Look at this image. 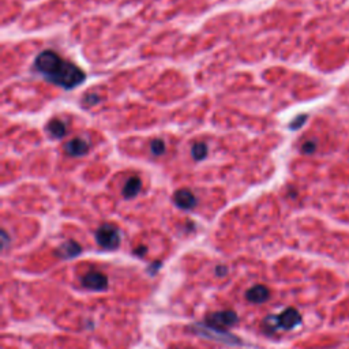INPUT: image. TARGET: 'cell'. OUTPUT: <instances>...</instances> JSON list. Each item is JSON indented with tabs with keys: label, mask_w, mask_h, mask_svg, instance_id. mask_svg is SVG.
<instances>
[{
	"label": "cell",
	"mask_w": 349,
	"mask_h": 349,
	"mask_svg": "<svg viewBox=\"0 0 349 349\" xmlns=\"http://www.w3.org/2000/svg\"><path fill=\"white\" fill-rule=\"evenodd\" d=\"M34 69L53 85L71 90L85 81L86 75L77 64L67 62L53 51H43L34 60Z\"/></svg>",
	"instance_id": "6da1fadb"
},
{
	"label": "cell",
	"mask_w": 349,
	"mask_h": 349,
	"mask_svg": "<svg viewBox=\"0 0 349 349\" xmlns=\"http://www.w3.org/2000/svg\"><path fill=\"white\" fill-rule=\"evenodd\" d=\"M97 243L101 247L108 250H115L120 244V233L116 227H113L111 224H104L98 228V231L95 233Z\"/></svg>",
	"instance_id": "7a4b0ae2"
},
{
	"label": "cell",
	"mask_w": 349,
	"mask_h": 349,
	"mask_svg": "<svg viewBox=\"0 0 349 349\" xmlns=\"http://www.w3.org/2000/svg\"><path fill=\"white\" fill-rule=\"evenodd\" d=\"M238 317L236 314L232 311H221L214 312L212 315H209L207 318V325L213 329H218V330H224L225 328L232 326L233 323H236Z\"/></svg>",
	"instance_id": "3957f363"
},
{
	"label": "cell",
	"mask_w": 349,
	"mask_h": 349,
	"mask_svg": "<svg viewBox=\"0 0 349 349\" xmlns=\"http://www.w3.org/2000/svg\"><path fill=\"white\" fill-rule=\"evenodd\" d=\"M174 202L176 203V206L180 207V209L188 210V209H192L196 205V198L190 190L181 188V190H177L174 194Z\"/></svg>",
	"instance_id": "277c9868"
},
{
	"label": "cell",
	"mask_w": 349,
	"mask_h": 349,
	"mask_svg": "<svg viewBox=\"0 0 349 349\" xmlns=\"http://www.w3.org/2000/svg\"><path fill=\"white\" fill-rule=\"evenodd\" d=\"M300 321H302L300 314L295 308H288V310H285V311L281 314L280 317L277 318V325L280 328L285 329V330H289V329H293L295 326H297L300 323Z\"/></svg>",
	"instance_id": "5b68a950"
},
{
	"label": "cell",
	"mask_w": 349,
	"mask_h": 349,
	"mask_svg": "<svg viewBox=\"0 0 349 349\" xmlns=\"http://www.w3.org/2000/svg\"><path fill=\"white\" fill-rule=\"evenodd\" d=\"M82 282L86 288L93 289V291H102L105 289L108 285V280L102 273H97V271H91L82 278Z\"/></svg>",
	"instance_id": "8992f818"
},
{
	"label": "cell",
	"mask_w": 349,
	"mask_h": 349,
	"mask_svg": "<svg viewBox=\"0 0 349 349\" xmlns=\"http://www.w3.org/2000/svg\"><path fill=\"white\" fill-rule=\"evenodd\" d=\"M64 152L71 157H81V156H85L89 152V145L82 138H74L70 142L66 143Z\"/></svg>",
	"instance_id": "52a82bcc"
},
{
	"label": "cell",
	"mask_w": 349,
	"mask_h": 349,
	"mask_svg": "<svg viewBox=\"0 0 349 349\" xmlns=\"http://www.w3.org/2000/svg\"><path fill=\"white\" fill-rule=\"evenodd\" d=\"M269 289L263 285L253 286L247 291V299L253 303H263L269 299Z\"/></svg>",
	"instance_id": "ba28073f"
},
{
	"label": "cell",
	"mask_w": 349,
	"mask_h": 349,
	"mask_svg": "<svg viewBox=\"0 0 349 349\" xmlns=\"http://www.w3.org/2000/svg\"><path fill=\"white\" fill-rule=\"evenodd\" d=\"M141 187H142L141 179L138 176H132L126 181V184L123 187V195L126 198H134V196L139 194Z\"/></svg>",
	"instance_id": "9c48e42d"
},
{
	"label": "cell",
	"mask_w": 349,
	"mask_h": 349,
	"mask_svg": "<svg viewBox=\"0 0 349 349\" xmlns=\"http://www.w3.org/2000/svg\"><path fill=\"white\" fill-rule=\"evenodd\" d=\"M201 334H205L206 337H214V340H220V341H225V343H229V344H238V340H235L233 336H229V334L224 333L222 330H218V329H213V328H203V332H199Z\"/></svg>",
	"instance_id": "30bf717a"
},
{
	"label": "cell",
	"mask_w": 349,
	"mask_h": 349,
	"mask_svg": "<svg viewBox=\"0 0 349 349\" xmlns=\"http://www.w3.org/2000/svg\"><path fill=\"white\" fill-rule=\"evenodd\" d=\"M47 131L53 138H63L67 132V127L60 119L55 117L52 120H49V123L47 124Z\"/></svg>",
	"instance_id": "8fae6325"
},
{
	"label": "cell",
	"mask_w": 349,
	"mask_h": 349,
	"mask_svg": "<svg viewBox=\"0 0 349 349\" xmlns=\"http://www.w3.org/2000/svg\"><path fill=\"white\" fill-rule=\"evenodd\" d=\"M81 253L80 244H77L75 242H67L64 243L60 249L58 250V254L62 255L63 258H73L75 255H78Z\"/></svg>",
	"instance_id": "7c38bea8"
},
{
	"label": "cell",
	"mask_w": 349,
	"mask_h": 349,
	"mask_svg": "<svg viewBox=\"0 0 349 349\" xmlns=\"http://www.w3.org/2000/svg\"><path fill=\"white\" fill-rule=\"evenodd\" d=\"M191 156H192V159L198 160V161H201V160L205 159V157L207 156L206 143L196 142L195 145L192 146V149H191Z\"/></svg>",
	"instance_id": "4fadbf2b"
},
{
	"label": "cell",
	"mask_w": 349,
	"mask_h": 349,
	"mask_svg": "<svg viewBox=\"0 0 349 349\" xmlns=\"http://www.w3.org/2000/svg\"><path fill=\"white\" fill-rule=\"evenodd\" d=\"M150 150L154 156H161L165 152V143L161 139H153L150 143Z\"/></svg>",
	"instance_id": "5bb4252c"
},
{
	"label": "cell",
	"mask_w": 349,
	"mask_h": 349,
	"mask_svg": "<svg viewBox=\"0 0 349 349\" xmlns=\"http://www.w3.org/2000/svg\"><path fill=\"white\" fill-rule=\"evenodd\" d=\"M98 101H100V97L97 94H94V93H90V94H87L86 97H84V104H85L86 106L95 105V104H98Z\"/></svg>",
	"instance_id": "9a60e30c"
},
{
	"label": "cell",
	"mask_w": 349,
	"mask_h": 349,
	"mask_svg": "<svg viewBox=\"0 0 349 349\" xmlns=\"http://www.w3.org/2000/svg\"><path fill=\"white\" fill-rule=\"evenodd\" d=\"M307 120V115H300V116L295 117L293 120L291 122V124H289V127H291V130H297V128H300L303 126V123Z\"/></svg>",
	"instance_id": "2e32d148"
},
{
	"label": "cell",
	"mask_w": 349,
	"mask_h": 349,
	"mask_svg": "<svg viewBox=\"0 0 349 349\" xmlns=\"http://www.w3.org/2000/svg\"><path fill=\"white\" fill-rule=\"evenodd\" d=\"M315 149H317V143L314 142V141H306V142L302 145V152L306 154L314 153Z\"/></svg>",
	"instance_id": "e0dca14e"
}]
</instances>
